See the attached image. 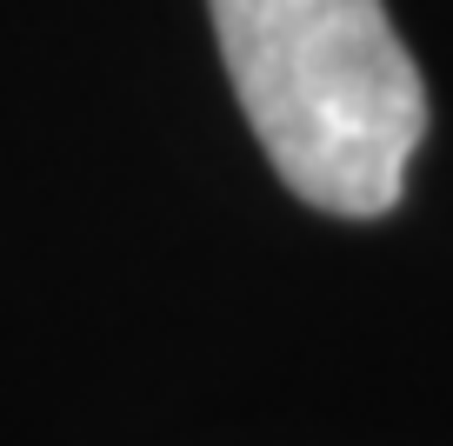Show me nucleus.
Here are the masks:
<instances>
[{
    "label": "nucleus",
    "instance_id": "f257e3e1",
    "mask_svg": "<svg viewBox=\"0 0 453 446\" xmlns=\"http://www.w3.org/2000/svg\"><path fill=\"white\" fill-rule=\"evenodd\" d=\"M226 81L307 207L380 220L426 140V81L380 0H207Z\"/></svg>",
    "mask_w": 453,
    "mask_h": 446
}]
</instances>
